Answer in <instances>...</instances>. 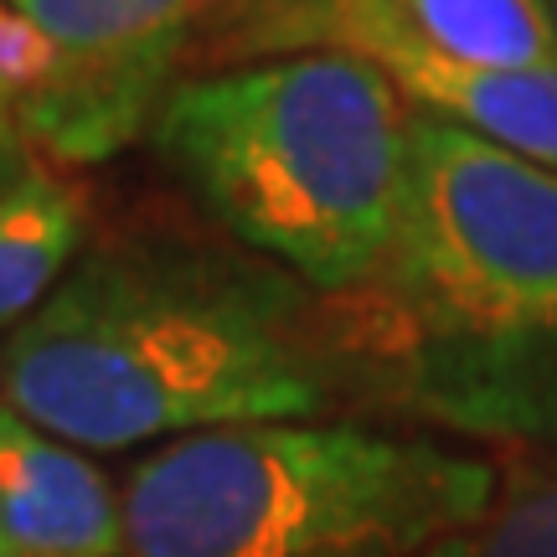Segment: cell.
I'll return each instance as SVG.
<instances>
[{"label":"cell","mask_w":557,"mask_h":557,"mask_svg":"<svg viewBox=\"0 0 557 557\" xmlns=\"http://www.w3.org/2000/svg\"><path fill=\"white\" fill-rule=\"evenodd\" d=\"M325 398L289 278L181 243L88 248L0 351V403L78 449L289 423Z\"/></svg>","instance_id":"1"},{"label":"cell","mask_w":557,"mask_h":557,"mask_svg":"<svg viewBox=\"0 0 557 557\" xmlns=\"http://www.w3.org/2000/svg\"><path fill=\"white\" fill-rule=\"evenodd\" d=\"M413 103L351 52L171 83L150 139L222 233L320 295H357L398 238Z\"/></svg>","instance_id":"2"},{"label":"cell","mask_w":557,"mask_h":557,"mask_svg":"<svg viewBox=\"0 0 557 557\" xmlns=\"http://www.w3.org/2000/svg\"><path fill=\"white\" fill-rule=\"evenodd\" d=\"M496 480L485 459L361 423H238L124 475V557H429Z\"/></svg>","instance_id":"3"},{"label":"cell","mask_w":557,"mask_h":557,"mask_svg":"<svg viewBox=\"0 0 557 557\" xmlns=\"http://www.w3.org/2000/svg\"><path fill=\"white\" fill-rule=\"evenodd\" d=\"M346 299L382 351L491 408V382L557 346V171L413 109L398 238Z\"/></svg>","instance_id":"4"},{"label":"cell","mask_w":557,"mask_h":557,"mask_svg":"<svg viewBox=\"0 0 557 557\" xmlns=\"http://www.w3.org/2000/svg\"><path fill=\"white\" fill-rule=\"evenodd\" d=\"M58 47V83L21 114L32 150L99 165L156 124L207 0H11Z\"/></svg>","instance_id":"5"},{"label":"cell","mask_w":557,"mask_h":557,"mask_svg":"<svg viewBox=\"0 0 557 557\" xmlns=\"http://www.w3.org/2000/svg\"><path fill=\"white\" fill-rule=\"evenodd\" d=\"M238 47L274 52H351L387 47L475 67L557 62V21L547 0H227Z\"/></svg>","instance_id":"6"},{"label":"cell","mask_w":557,"mask_h":557,"mask_svg":"<svg viewBox=\"0 0 557 557\" xmlns=\"http://www.w3.org/2000/svg\"><path fill=\"white\" fill-rule=\"evenodd\" d=\"M0 557H124V506L78 444L0 403Z\"/></svg>","instance_id":"7"},{"label":"cell","mask_w":557,"mask_h":557,"mask_svg":"<svg viewBox=\"0 0 557 557\" xmlns=\"http://www.w3.org/2000/svg\"><path fill=\"white\" fill-rule=\"evenodd\" d=\"M361 62H372L418 114L557 171V62L475 67V62L408 52V47H387Z\"/></svg>","instance_id":"8"},{"label":"cell","mask_w":557,"mask_h":557,"mask_svg":"<svg viewBox=\"0 0 557 557\" xmlns=\"http://www.w3.org/2000/svg\"><path fill=\"white\" fill-rule=\"evenodd\" d=\"M83 191L32 171L0 197V331L11 336L83 259Z\"/></svg>","instance_id":"9"},{"label":"cell","mask_w":557,"mask_h":557,"mask_svg":"<svg viewBox=\"0 0 557 557\" xmlns=\"http://www.w3.org/2000/svg\"><path fill=\"white\" fill-rule=\"evenodd\" d=\"M429 557H557V444L521 455L491 506Z\"/></svg>","instance_id":"10"},{"label":"cell","mask_w":557,"mask_h":557,"mask_svg":"<svg viewBox=\"0 0 557 557\" xmlns=\"http://www.w3.org/2000/svg\"><path fill=\"white\" fill-rule=\"evenodd\" d=\"M58 83V47L21 16L11 0H0V99L16 109H37L47 88Z\"/></svg>","instance_id":"11"},{"label":"cell","mask_w":557,"mask_h":557,"mask_svg":"<svg viewBox=\"0 0 557 557\" xmlns=\"http://www.w3.org/2000/svg\"><path fill=\"white\" fill-rule=\"evenodd\" d=\"M37 171V160H32V139H26V129H21L16 109L0 99V197L16 186V181H26Z\"/></svg>","instance_id":"12"},{"label":"cell","mask_w":557,"mask_h":557,"mask_svg":"<svg viewBox=\"0 0 557 557\" xmlns=\"http://www.w3.org/2000/svg\"><path fill=\"white\" fill-rule=\"evenodd\" d=\"M547 5H553V21H557V0H547Z\"/></svg>","instance_id":"13"}]
</instances>
